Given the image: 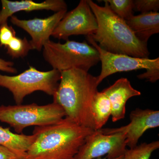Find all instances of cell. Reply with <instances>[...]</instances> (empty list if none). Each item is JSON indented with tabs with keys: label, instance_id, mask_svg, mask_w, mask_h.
<instances>
[{
	"label": "cell",
	"instance_id": "obj_9",
	"mask_svg": "<svg viewBox=\"0 0 159 159\" xmlns=\"http://www.w3.org/2000/svg\"><path fill=\"white\" fill-rule=\"evenodd\" d=\"M126 134L119 132L104 134L98 130L87 137L73 159H94L107 155L115 159L123 155L126 148Z\"/></svg>",
	"mask_w": 159,
	"mask_h": 159
},
{
	"label": "cell",
	"instance_id": "obj_8",
	"mask_svg": "<svg viewBox=\"0 0 159 159\" xmlns=\"http://www.w3.org/2000/svg\"><path fill=\"white\" fill-rule=\"evenodd\" d=\"M98 28L97 18L87 0H81L78 6L66 12L54 29L52 36L67 41L72 35L91 36Z\"/></svg>",
	"mask_w": 159,
	"mask_h": 159
},
{
	"label": "cell",
	"instance_id": "obj_10",
	"mask_svg": "<svg viewBox=\"0 0 159 159\" xmlns=\"http://www.w3.org/2000/svg\"><path fill=\"white\" fill-rule=\"evenodd\" d=\"M67 12V10L55 12L45 18H35L32 19L21 20L15 16L10 17V22L14 25L23 29L30 35L29 41L32 50L41 51L60 21Z\"/></svg>",
	"mask_w": 159,
	"mask_h": 159
},
{
	"label": "cell",
	"instance_id": "obj_23",
	"mask_svg": "<svg viewBox=\"0 0 159 159\" xmlns=\"http://www.w3.org/2000/svg\"><path fill=\"white\" fill-rule=\"evenodd\" d=\"M0 159H21L16 154L0 145Z\"/></svg>",
	"mask_w": 159,
	"mask_h": 159
},
{
	"label": "cell",
	"instance_id": "obj_13",
	"mask_svg": "<svg viewBox=\"0 0 159 159\" xmlns=\"http://www.w3.org/2000/svg\"><path fill=\"white\" fill-rule=\"evenodd\" d=\"M108 97L111 106L112 120L116 122L125 117V106L129 99L141 95L132 86L127 78H121L112 85L102 91Z\"/></svg>",
	"mask_w": 159,
	"mask_h": 159
},
{
	"label": "cell",
	"instance_id": "obj_12",
	"mask_svg": "<svg viewBox=\"0 0 159 159\" xmlns=\"http://www.w3.org/2000/svg\"><path fill=\"white\" fill-rule=\"evenodd\" d=\"M0 11V26L7 23L8 19L16 12L38 10H50L54 12L67 9L66 3L63 0H46L37 2L32 0L10 1L2 0Z\"/></svg>",
	"mask_w": 159,
	"mask_h": 159
},
{
	"label": "cell",
	"instance_id": "obj_21",
	"mask_svg": "<svg viewBox=\"0 0 159 159\" xmlns=\"http://www.w3.org/2000/svg\"><path fill=\"white\" fill-rule=\"evenodd\" d=\"M16 32L8 23L0 26V47L6 48L13 37L16 36Z\"/></svg>",
	"mask_w": 159,
	"mask_h": 159
},
{
	"label": "cell",
	"instance_id": "obj_15",
	"mask_svg": "<svg viewBox=\"0 0 159 159\" xmlns=\"http://www.w3.org/2000/svg\"><path fill=\"white\" fill-rule=\"evenodd\" d=\"M35 139L33 134L27 135L13 133L9 128L0 126V145L11 151L21 159L24 158Z\"/></svg>",
	"mask_w": 159,
	"mask_h": 159
},
{
	"label": "cell",
	"instance_id": "obj_3",
	"mask_svg": "<svg viewBox=\"0 0 159 159\" xmlns=\"http://www.w3.org/2000/svg\"><path fill=\"white\" fill-rule=\"evenodd\" d=\"M100 6L92 0H87L97 18L98 28L91 37L100 48L110 53L124 54L139 58H148L147 44L135 35L125 20L115 14L105 0Z\"/></svg>",
	"mask_w": 159,
	"mask_h": 159
},
{
	"label": "cell",
	"instance_id": "obj_19",
	"mask_svg": "<svg viewBox=\"0 0 159 159\" xmlns=\"http://www.w3.org/2000/svg\"><path fill=\"white\" fill-rule=\"evenodd\" d=\"M114 13L122 19L126 20L134 16V1L105 0Z\"/></svg>",
	"mask_w": 159,
	"mask_h": 159
},
{
	"label": "cell",
	"instance_id": "obj_16",
	"mask_svg": "<svg viewBox=\"0 0 159 159\" xmlns=\"http://www.w3.org/2000/svg\"><path fill=\"white\" fill-rule=\"evenodd\" d=\"M95 130L102 128L111 114V106L108 97L103 92L97 91L94 96L92 107Z\"/></svg>",
	"mask_w": 159,
	"mask_h": 159
},
{
	"label": "cell",
	"instance_id": "obj_5",
	"mask_svg": "<svg viewBox=\"0 0 159 159\" xmlns=\"http://www.w3.org/2000/svg\"><path fill=\"white\" fill-rule=\"evenodd\" d=\"M65 117L61 107L54 102L44 105L32 103L0 106V121L9 124L18 134L26 127L55 124Z\"/></svg>",
	"mask_w": 159,
	"mask_h": 159
},
{
	"label": "cell",
	"instance_id": "obj_1",
	"mask_svg": "<svg viewBox=\"0 0 159 159\" xmlns=\"http://www.w3.org/2000/svg\"><path fill=\"white\" fill-rule=\"evenodd\" d=\"M95 131L67 117L55 124L35 126V141L23 159H73Z\"/></svg>",
	"mask_w": 159,
	"mask_h": 159
},
{
	"label": "cell",
	"instance_id": "obj_6",
	"mask_svg": "<svg viewBox=\"0 0 159 159\" xmlns=\"http://www.w3.org/2000/svg\"><path fill=\"white\" fill-rule=\"evenodd\" d=\"M60 78L61 72L57 70L41 71L30 66L29 69L15 76L0 73V86L10 91L15 102L19 105L22 103L26 96L36 91L54 96Z\"/></svg>",
	"mask_w": 159,
	"mask_h": 159
},
{
	"label": "cell",
	"instance_id": "obj_14",
	"mask_svg": "<svg viewBox=\"0 0 159 159\" xmlns=\"http://www.w3.org/2000/svg\"><path fill=\"white\" fill-rule=\"evenodd\" d=\"M126 24L142 42L147 44L152 35L159 32V13L151 11L133 16L125 20Z\"/></svg>",
	"mask_w": 159,
	"mask_h": 159
},
{
	"label": "cell",
	"instance_id": "obj_11",
	"mask_svg": "<svg viewBox=\"0 0 159 159\" xmlns=\"http://www.w3.org/2000/svg\"><path fill=\"white\" fill-rule=\"evenodd\" d=\"M130 122L117 128H105L97 130L104 134L122 132L126 134V146L132 148L137 146L139 139L146 130L159 126V111L137 108L131 112Z\"/></svg>",
	"mask_w": 159,
	"mask_h": 159
},
{
	"label": "cell",
	"instance_id": "obj_17",
	"mask_svg": "<svg viewBox=\"0 0 159 159\" xmlns=\"http://www.w3.org/2000/svg\"><path fill=\"white\" fill-rule=\"evenodd\" d=\"M159 148V141L142 143L126 149L121 159H150L152 152Z\"/></svg>",
	"mask_w": 159,
	"mask_h": 159
},
{
	"label": "cell",
	"instance_id": "obj_20",
	"mask_svg": "<svg viewBox=\"0 0 159 159\" xmlns=\"http://www.w3.org/2000/svg\"><path fill=\"white\" fill-rule=\"evenodd\" d=\"M159 9V0H135L134 1V11L141 13L154 11Z\"/></svg>",
	"mask_w": 159,
	"mask_h": 159
},
{
	"label": "cell",
	"instance_id": "obj_18",
	"mask_svg": "<svg viewBox=\"0 0 159 159\" xmlns=\"http://www.w3.org/2000/svg\"><path fill=\"white\" fill-rule=\"evenodd\" d=\"M5 48L7 50V54L13 59L24 58L32 50L29 41L26 37L21 39L16 36L13 38Z\"/></svg>",
	"mask_w": 159,
	"mask_h": 159
},
{
	"label": "cell",
	"instance_id": "obj_7",
	"mask_svg": "<svg viewBox=\"0 0 159 159\" xmlns=\"http://www.w3.org/2000/svg\"><path fill=\"white\" fill-rule=\"evenodd\" d=\"M89 43L99 52L101 62V70L97 77V84L99 85L102 80L112 74L119 72H128L145 69L146 72L139 74V79H145L155 83L159 79V58L155 59L139 58L124 54H114L103 50L91 36H87Z\"/></svg>",
	"mask_w": 159,
	"mask_h": 159
},
{
	"label": "cell",
	"instance_id": "obj_24",
	"mask_svg": "<svg viewBox=\"0 0 159 159\" xmlns=\"http://www.w3.org/2000/svg\"><path fill=\"white\" fill-rule=\"evenodd\" d=\"M123 156V155H122ZM122 156L116 158H115V159H109V158H107L106 157V158H102L101 157H98L96 159H121L122 158Z\"/></svg>",
	"mask_w": 159,
	"mask_h": 159
},
{
	"label": "cell",
	"instance_id": "obj_2",
	"mask_svg": "<svg viewBox=\"0 0 159 159\" xmlns=\"http://www.w3.org/2000/svg\"><path fill=\"white\" fill-rule=\"evenodd\" d=\"M98 85L97 77L88 72L77 69L62 71L53 102L61 107L65 117L95 130L92 102Z\"/></svg>",
	"mask_w": 159,
	"mask_h": 159
},
{
	"label": "cell",
	"instance_id": "obj_22",
	"mask_svg": "<svg viewBox=\"0 0 159 159\" xmlns=\"http://www.w3.org/2000/svg\"><path fill=\"white\" fill-rule=\"evenodd\" d=\"M14 65L12 61H6L0 57V71L9 74H16L17 70L14 67Z\"/></svg>",
	"mask_w": 159,
	"mask_h": 159
},
{
	"label": "cell",
	"instance_id": "obj_4",
	"mask_svg": "<svg viewBox=\"0 0 159 159\" xmlns=\"http://www.w3.org/2000/svg\"><path fill=\"white\" fill-rule=\"evenodd\" d=\"M43 56L53 69L60 72L73 69L88 72L100 61L99 52L93 46L70 40L64 43L50 40L43 48Z\"/></svg>",
	"mask_w": 159,
	"mask_h": 159
}]
</instances>
